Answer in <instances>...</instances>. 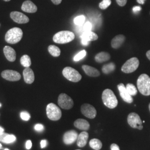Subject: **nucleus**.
Returning a JSON list of instances; mask_svg holds the SVG:
<instances>
[{"mask_svg": "<svg viewBox=\"0 0 150 150\" xmlns=\"http://www.w3.org/2000/svg\"><path fill=\"white\" fill-rule=\"evenodd\" d=\"M137 85L139 92L144 96L150 95V77L147 74L140 75L137 81Z\"/></svg>", "mask_w": 150, "mask_h": 150, "instance_id": "obj_1", "label": "nucleus"}, {"mask_svg": "<svg viewBox=\"0 0 150 150\" xmlns=\"http://www.w3.org/2000/svg\"><path fill=\"white\" fill-rule=\"evenodd\" d=\"M102 101L106 107L113 109L117 107L118 101L113 92L110 89H106L103 91L102 95Z\"/></svg>", "mask_w": 150, "mask_h": 150, "instance_id": "obj_2", "label": "nucleus"}, {"mask_svg": "<svg viewBox=\"0 0 150 150\" xmlns=\"http://www.w3.org/2000/svg\"><path fill=\"white\" fill-rule=\"evenodd\" d=\"M23 36V32L21 28L14 27L6 32L5 41L7 43L15 44L21 41Z\"/></svg>", "mask_w": 150, "mask_h": 150, "instance_id": "obj_3", "label": "nucleus"}, {"mask_svg": "<svg viewBox=\"0 0 150 150\" xmlns=\"http://www.w3.org/2000/svg\"><path fill=\"white\" fill-rule=\"evenodd\" d=\"M75 34L69 31H62L56 33L53 37L55 43L64 44L69 43L75 39Z\"/></svg>", "mask_w": 150, "mask_h": 150, "instance_id": "obj_4", "label": "nucleus"}, {"mask_svg": "<svg viewBox=\"0 0 150 150\" xmlns=\"http://www.w3.org/2000/svg\"><path fill=\"white\" fill-rule=\"evenodd\" d=\"M47 116L52 121H57L62 116V112L59 107L53 103H50L46 107Z\"/></svg>", "mask_w": 150, "mask_h": 150, "instance_id": "obj_5", "label": "nucleus"}, {"mask_svg": "<svg viewBox=\"0 0 150 150\" xmlns=\"http://www.w3.org/2000/svg\"><path fill=\"white\" fill-rule=\"evenodd\" d=\"M62 74L68 80L77 82L81 80L82 76L76 70L71 67H66L62 71Z\"/></svg>", "mask_w": 150, "mask_h": 150, "instance_id": "obj_6", "label": "nucleus"}, {"mask_svg": "<svg viewBox=\"0 0 150 150\" xmlns=\"http://www.w3.org/2000/svg\"><path fill=\"white\" fill-rule=\"evenodd\" d=\"M139 60L136 57L128 59L121 67L122 71L126 74H130L135 71L139 66Z\"/></svg>", "mask_w": 150, "mask_h": 150, "instance_id": "obj_7", "label": "nucleus"}, {"mask_svg": "<svg viewBox=\"0 0 150 150\" xmlns=\"http://www.w3.org/2000/svg\"><path fill=\"white\" fill-rule=\"evenodd\" d=\"M127 122L132 128L139 129V130L143 129L142 121L139 115L136 113L132 112L129 114L127 117Z\"/></svg>", "mask_w": 150, "mask_h": 150, "instance_id": "obj_8", "label": "nucleus"}, {"mask_svg": "<svg viewBox=\"0 0 150 150\" xmlns=\"http://www.w3.org/2000/svg\"><path fill=\"white\" fill-rule=\"evenodd\" d=\"M58 104L63 109L70 110L74 106V103L69 96L65 93H61L58 98Z\"/></svg>", "mask_w": 150, "mask_h": 150, "instance_id": "obj_9", "label": "nucleus"}, {"mask_svg": "<svg viewBox=\"0 0 150 150\" xmlns=\"http://www.w3.org/2000/svg\"><path fill=\"white\" fill-rule=\"evenodd\" d=\"M81 111L82 113L87 118L93 119L96 116V110L90 104H83L81 107Z\"/></svg>", "mask_w": 150, "mask_h": 150, "instance_id": "obj_10", "label": "nucleus"}, {"mask_svg": "<svg viewBox=\"0 0 150 150\" xmlns=\"http://www.w3.org/2000/svg\"><path fill=\"white\" fill-rule=\"evenodd\" d=\"M1 76L4 79L10 81H17L21 78L20 73L16 71L11 70H4L1 73Z\"/></svg>", "mask_w": 150, "mask_h": 150, "instance_id": "obj_11", "label": "nucleus"}, {"mask_svg": "<svg viewBox=\"0 0 150 150\" xmlns=\"http://www.w3.org/2000/svg\"><path fill=\"white\" fill-rule=\"evenodd\" d=\"M81 39V43L83 45H88L90 41H96L98 39V36L96 33L91 31L83 32L80 36Z\"/></svg>", "mask_w": 150, "mask_h": 150, "instance_id": "obj_12", "label": "nucleus"}, {"mask_svg": "<svg viewBox=\"0 0 150 150\" xmlns=\"http://www.w3.org/2000/svg\"><path fill=\"white\" fill-rule=\"evenodd\" d=\"M10 17L13 21L19 24L26 23L30 21L29 18L27 16L17 11L12 12L10 13Z\"/></svg>", "mask_w": 150, "mask_h": 150, "instance_id": "obj_13", "label": "nucleus"}, {"mask_svg": "<svg viewBox=\"0 0 150 150\" xmlns=\"http://www.w3.org/2000/svg\"><path fill=\"white\" fill-rule=\"evenodd\" d=\"M78 136V134L76 131L70 130L64 133L63 137V141L66 145H71L77 141Z\"/></svg>", "mask_w": 150, "mask_h": 150, "instance_id": "obj_14", "label": "nucleus"}, {"mask_svg": "<svg viewBox=\"0 0 150 150\" xmlns=\"http://www.w3.org/2000/svg\"><path fill=\"white\" fill-rule=\"evenodd\" d=\"M117 88L120 92V95L124 101L129 103H131L133 102L134 100L132 97L129 95L128 91L126 90V87L123 83H120L117 86Z\"/></svg>", "mask_w": 150, "mask_h": 150, "instance_id": "obj_15", "label": "nucleus"}, {"mask_svg": "<svg viewBox=\"0 0 150 150\" xmlns=\"http://www.w3.org/2000/svg\"><path fill=\"white\" fill-rule=\"evenodd\" d=\"M22 10L27 13H35L38 11V7L32 1L27 0L25 1L21 7Z\"/></svg>", "mask_w": 150, "mask_h": 150, "instance_id": "obj_16", "label": "nucleus"}, {"mask_svg": "<svg viewBox=\"0 0 150 150\" xmlns=\"http://www.w3.org/2000/svg\"><path fill=\"white\" fill-rule=\"evenodd\" d=\"M4 53L6 58L10 62H14L16 59V51L10 46H6L4 48Z\"/></svg>", "mask_w": 150, "mask_h": 150, "instance_id": "obj_17", "label": "nucleus"}, {"mask_svg": "<svg viewBox=\"0 0 150 150\" xmlns=\"http://www.w3.org/2000/svg\"><path fill=\"white\" fill-rule=\"evenodd\" d=\"M25 82L27 84H31L35 80L34 72L30 67H27L23 71Z\"/></svg>", "mask_w": 150, "mask_h": 150, "instance_id": "obj_18", "label": "nucleus"}, {"mask_svg": "<svg viewBox=\"0 0 150 150\" xmlns=\"http://www.w3.org/2000/svg\"><path fill=\"white\" fill-rule=\"evenodd\" d=\"M74 126L76 128L83 131L88 130L90 127L88 122L86 120L82 118H79L76 120L74 122Z\"/></svg>", "mask_w": 150, "mask_h": 150, "instance_id": "obj_19", "label": "nucleus"}, {"mask_svg": "<svg viewBox=\"0 0 150 150\" xmlns=\"http://www.w3.org/2000/svg\"><path fill=\"white\" fill-rule=\"evenodd\" d=\"M126 38L123 35H118L113 38L111 41V46L113 48H120L124 43Z\"/></svg>", "mask_w": 150, "mask_h": 150, "instance_id": "obj_20", "label": "nucleus"}, {"mask_svg": "<svg viewBox=\"0 0 150 150\" xmlns=\"http://www.w3.org/2000/svg\"><path fill=\"white\" fill-rule=\"evenodd\" d=\"M82 68L84 71V72H85L86 75H88V76L98 77L100 75V73L99 71L93 67L85 64L82 66Z\"/></svg>", "mask_w": 150, "mask_h": 150, "instance_id": "obj_21", "label": "nucleus"}, {"mask_svg": "<svg viewBox=\"0 0 150 150\" xmlns=\"http://www.w3.org/2000/svg\"><path fill=\"white\" fill-rule=\"evenodd\" d=\"M88 134L85 131L81 132L80 134L78 136L77 139V145L80 147H83L86 146L88 139Z\"/></svg>", "mask_w": 150, "mask_h": 150, "instance_id": "obj_22", "label": "nucleus"}, {"mask_svg": "<svg viewBox=\"0 0 150 150\" xmlns=\"http://www.w3.org/2000/svg\"><path fill=\"white\" fill-rule=\"evenodd\" d=\"M111 58L110 54L106 52H101L95 56V59L98 63H102L108 61Z\"/></svg>", "mask_w": 150, "mask_h": 150, "instance_id": "obj_23", "label": "nucleus"}, {"mask_svg": "<svg viewBox=\"0 0 150 150\" xmlns=\"http://www.w3.org/2000/svg\"><path fill=\"white\" fill-rule=\"evenodd\" d=\"M89 145L92 149L95 150H100L101 149L102 144L100 139H93L90 140Z\"/></svg>", "mask_w": 150, "mask_h": 150, "instance_id": "obj_24", "label": "nucleus"}, {"mask_svg": "<svg viewBox=\"0 0 150 150\" xmlns=\"http://www.w3.org/2000/svg\"><path fill=\"white\" fill-rule=\"evenodd\" d=\"M116 69V66L114 63L111 62L108 64H105L102 67V72L105 74H108L113 72Z\"/></svg>", "mask_w": 150, "mask_h": 150, "instance_id": "obj_25", "label": "nucleus"}, {"mask_svg": "<svg viewBox=\"0 0 150 150\" xmlns=\"http://www.w3.org/2000/svg\"><path fill=\"white\" fill-rule=\"evenodd\" d=\"M49 53L54 57H59L61 54V50L58 47L54 45H50L48 47Z\"/></svg>", "mask_w": 150, "mask_h": 150, "instance_id": "obj_26", "label": "nucleus"}, {"mask_svg": "<svg viewBox=\"0 0 150 150\" xmlns=\"http://www.w3.org/2000/svg\"><path fill=\"white\" fill-rule=\"evenodd\" d=\"M20 62L22 65L27 68V67H30L31 65V59L27 54H25L23 56H22L21 59H20Z\"/></svg>", "mask_w": 150, "mask_h": 150, "instance_id": "obj_27", "label": "nucleus"}, {"mask_svg": "<svg viewBox=\"0 0 150 150\" xmlns=\"http://www.w3.org/2000/svg\"><path fill=\"white\" fill-rule=\"evenodd\" d=\"M92 28V25L91 22H86V23H84L83 25L79 26V27L78 28H79V32H81L82 33L83 32L91 31Z\"/></svg>", "mask_w": 150, "mask_h": 150, "instance_id": "obj_28", "label": "nucleus"}, {"mask_svg": "<svg viewBox=\"0 0 150 150\" xmlns=\"http://www.w3.org/2000/svg\"><path fill=\"white\" fill-rule=\"evenodd\" d=\"M126 90L128 91L129 95L132 96H136L137 93V90L136 87L132 83H128L126 86Z\"/></svg>", "mask_w": 150, "mask_h": 150, "instance_id": "obj_29", "label": "nucleus"}, {"mask_svg": "<svg viewBox=\"0 0 150 150\" xmlns=\"http://www.w3.org/2000/svg\"><path fill=\"white\" fill-rule=\"evenodd\" d=\"M16 140V137L15 135L7 134L5 138L3 139L2 142L5 144H11L15 142Z\"/></svg>", "mask_w": 150, "mask_h": 150, "instance_id": "obj_30", "label": "nucleus"}, {"mask_svg": "<svg viewBox=\"0 0 150 150\" xmlns=\"http://www.w3.org/2000/svg\"><path fill=\"white\" fill-rule=\"evenodd\" d=\"M85 20H86L85 16L83 15H80L75 17L74 19V23L76 25L81 26L84 24Z\"/></svg>", "mask_w": 150, "mask_h": 150, "instance_id": "obj_31", "label": "nucleus"}, {"mask_svg": "<svg viewBox=\"0 0 150 150\" xmlns=\"http://www.w3.org/2000/svg\"><path fill=\"white\" fill-rule=\"evenodd\" d=\"M111 4V0H103L99 4V7L102 10H105L108 8Z\"/></svg>", "mask_w": 150, "mask_h": 150, "instance_id": "obj_32", "label": "nucleus"}, {"mask_svg": "<svg viewBox=\"0 0 150 150\" xmlns=\"http://www.w3.org/2000/svg\"><path fill=\"white\" fill-rule=\"evenodd\" d=\"M86 51L85 50H82L75 56L74 58V60L75 61H79L81 59H82L83 58H84L86 56Z\"/></svg>", "mask_w": 150, "mask_h": 150, "instance_id": "obj_33", "label": "nucleus"}, {"mask_svg": "<svg viewBox=\"0 0 150 150\" xmlns=\"http://www.w3.org/2000/svg\"><path fill=\"white\" fill-rule=\"evenodd\" d=\"M20 116L22 120H24V121H28L30 118H31V116L30 115V113L27 112V111H22L20 113Z\"/></svg>", "mask_w": 150, "mask_h": 150, "instance_id": "obj_34", "label": "nucleus"}, {"mask_svg": "<svg viewBox=\"0 0 150 150\" xmlns=\"http://www.w3.org/2000/svg\"><path fill=\"white\" fill-rule=\"evenodd\" d=\"M35 129L38 132H42L44 130V126L42 124L38 123L35 126Z\"/></svg>", "mask_w": 150, "mask_h": 150, "instance_id": "obj_35", "label": "nucleus"}, {"mask_svg": "<svg viewBox=\"0 0 150 150\" xmlns=\"http://www.w3.org/2000/svg\"><path fill=\"white\" fill-rule=\"evenodd\" d=\"M127 0H116V2L118 5L121 7H123L126 5Z\"/></svg>", "mask_w": 150, "mask_h": 150, "instance_id": "obj_36", "label": "nucleus"}, {"mask_svg": "<svg viewBox=\"0 0 150 150\" xmlns=\"http://www.w3.org/2000/svg\"><path fill=\"white\" fill-rule=\"evenodd\" d=\"M48 144V142H47V141L46 140V139H43L40 142V145H41V149H44L45 148L47 145Z\"/></svg>", "mask_w": 150, "mask_h": 150, "instance_id": "obj_37", "label": "nucleus"}, {"mask_svg": "<svg viewBox=\"0 0 150 150\" xmlns=\"http://www.w3.org/2000/svg\"><path fill=\"white\" fill-rule=\"evenodd\" d=\"M32 142L31 140H28L26 143V148L27 150H30L32 147Z\"/></svg>", "mask_w": 150, "mask_h": 150, "instance_id": "obj_38", "label": "nucleus"}, {"mask_svg": "<svg viewBox=\"0 0 150 150\" xmlns=\"http://www.w3.org/2000/svg\"><path fill=\"white\" fill-rule=\"evenodd\" d=\"M111 150H120V149L118 145L115 144H113L111 145Z\"/></svg>", "mask_w": 150, "mask_h": 150, "instance_id": "obj_39", "label": "nucleus"}, {"mask_svg": "<svg viewBox=\"0 0 150 150\" xmlns=\"http://www.w3.org/2000/svg\"><path fill=\"white\" fill-rule=\"evenodd\" d=\"M141 7L140 6H134L133 7V11L134 13L138 12L141 10Z\"/></svg>", "mask_w": 150, "mask_h": 150, "instance_id": "obj_40", "label": "nucleus"}, {"mask_svg": "<svg viewBox=\"0 0 150 150\" xmlns=\"http://www.w3.org/2000/svg\"><path fill=\"white\" fill-rule=\"evenodd\" d=\"M6 134H6L4 132H2V133H0V141L1 142L3 141V139L5 138Z\"/></svg>", "mask_w": 150, "mask_h": 150, "instance_id": "obj_41", "label": "nucleus"}, {"mask_svg": "<svg viewBox=\"0 0 150 150\" xmlns=\"http://www.w3.org/2000/svg\"><path fill=\"white\" fill-rule=\"evenodd\" d=\"M62 1V0H51V1L53 2V4L54 5H56L60 4L61 3Z\"/></svg>", "mask_w": 150, "mask_h": 150, "instance_id": "obj_42", "label": "nucleus"}, {"mask_svg": "<svg viewBox=\"0 0 150 150\" xmlns=\"http://www.w3.org/2000/svg\"><path fill=\"white\" fill-rule=\"evenodd\" d=\"M145 1L146 0H137V2L141 5H144L145 4Z\"/></svg>", "mask_w": 150, "mask_h": 150, "instance_id": "obj_43", "label": "nucleus"}, {"mask_svg": "<svg viewBox=\"0 0 150 150\" xmlns=\"http://www.w3.org/2000/svg\"><path fill=\"white\" fill-rule=\"evenodd\" d=\"M146 56H147V57L150 60V50L148 51L147 52V53H146Z\"/></svg>", "mask_w": 150, "mask_h": 150, "instance_id": "obj_44", "label": "nucleus"}, {"mask_svg": "<svg viewBox=\"0 0 150 150\" xmlns=\"http://www.w3.org/2000/svg\"><path fill=\"white\" fill-rule=\"evenodd\" d=\"M5 131V129H3L2 127L0 126V133H2V132H4Z\"/></svg>", "mask_w": 150, "mask_h": 150, "instance_id": "obj_45", "label": "nucleus"}, {"mask_svg": "<svg viewBox=\"0 0 150 150\" xmlns=\"http://www.w3.org/2000/svg\"><path fill=\"white\" fill-rule=\"evenodd\" d=\"M2 148V145L0 144V149Z\"/></svg>", "mask_w": 150, "mask_h": 150, "instance_id": "obj_46", "label": "nucleus"}, {"mask_svg": "<svg viewBox=\"0 0 150 150\" xmlns=\"http://www.w3.org/2000/svg\"><path fill=\"white\" fill-rule=\"evenodd\" d=\"M5 1H6V2H8V1H10V0H4Z\"/></svg>", "mask_w": 150, "mask_h": 150, "instance_id": "obj_47", "label": "nucleus"}, {"mask_svg": "<svg viewBox=\"0 0 150 150\" xmlns=\"http://www.w3.org/2000/svg\"><path fill=\"white\" fill-rule=\"evenodd\" d=\"M149 110H150V103L149 104Z\"/></svg>", "mask_w": 150, "mask_h": 150, "instance_id": "obj_48", "label": "nucleus"}, {"mask_svg": "<svg viewBox=\"0 0 150 150\" xmlns=\"http://www.w3.org/2000/svg\"><path fill=\"white\" fill-rule=\"evenodd\" d=\"M9 150V149H5V150Z\"/></svg>", "mask_w": 150, "mask_h": 150, "instance_id": "obj_49", "label": "nucleus"}, {"mask_svg": "<svg viewBox=\"0 0 150 150\" xmlns=\"http://www.w3.org/2000/svg\"><path fill=\"white\" fill-rule=\"evenodd\" d=\"M1 107V103H0V107Z\"/></svg>", "mask_w": 150, "mask_h": 150, "instance_id": "obj_50", "label": "nucleus"}, {"mask_svg": "<svg viewBox=\"0 0 150 150\" xmlns=\"http://www.w3.org/2000/svg\"></svg>", "mask_w": 150, "mask_h": 150, "instance_id": "obj_51", "label": "nucleus"}]
</instances>
